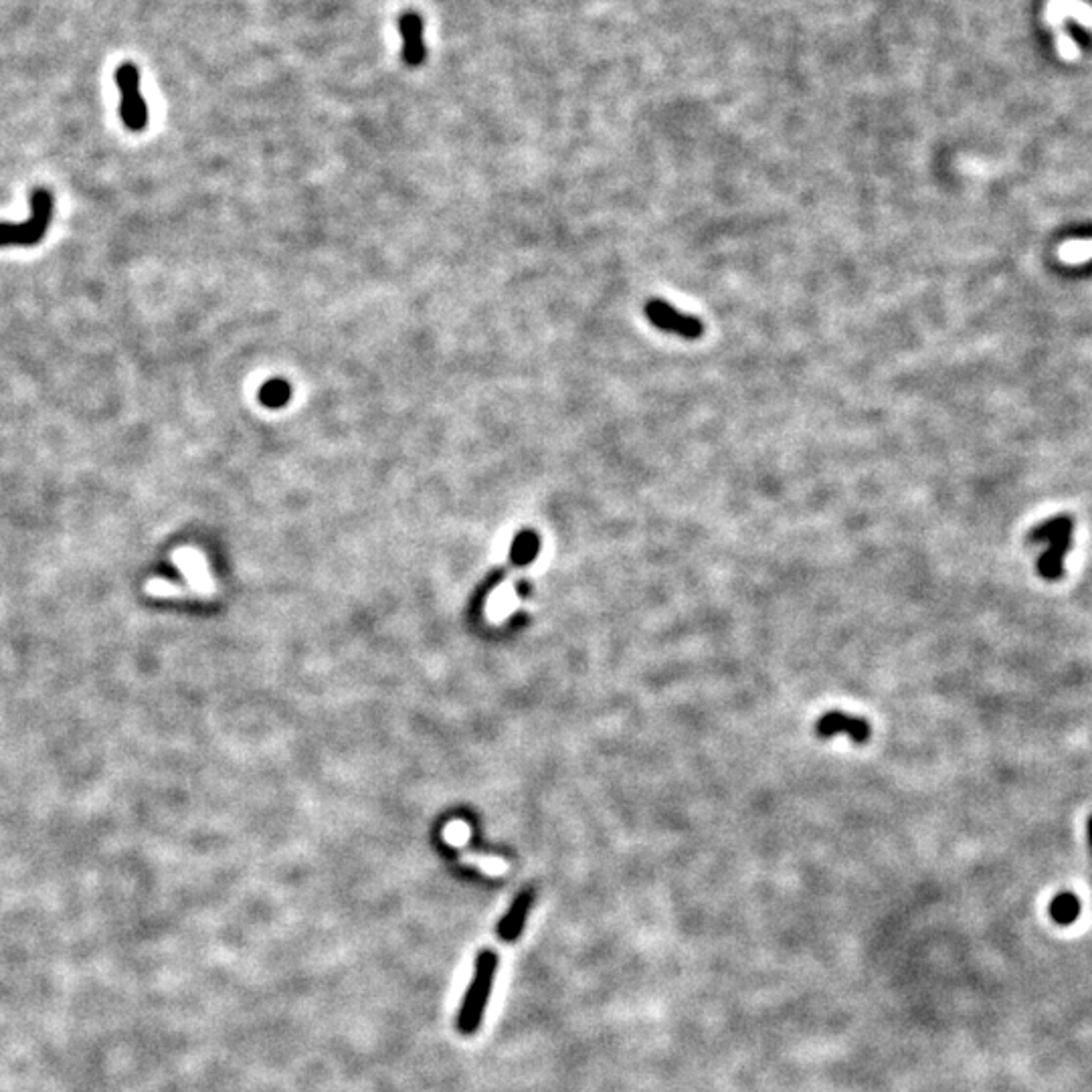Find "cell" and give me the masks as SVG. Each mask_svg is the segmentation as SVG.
<instances>
[{
	"instance_id": "cell-1",
	"label": "cell",
	"mask_w": 1092,
	"mask_h": 1092,
	"mask_svg": "<svg viewBox=\"0 0 1092 1092\" xmlns=\"http://www.w3.org/2000/svg\"><path fill=\"white\" fill-rule=\"evenodd\" d=\"M498 969V955L494 951H482L476 961L474 982L467 987L462 1009L457 1016V1029L464 1036H472L482 1024L484 1009L489 1002V994L494 987V977Z\"/></svg>"
},
{
	"instance_id": "cell-2",
	"label": "cell",
	"mask_w": 1092,
	"mask_h": 1092,
	"mask_svg": "<svg viewBox=\"0 0 1092 1092\" xmlns=\"http://www.w3.org/2000/svg\"><path fill=\"white\" fill-rule=\"evenodd\" d=\"M30 215L25 223H0V247H33L53 219V195L47 189L30 192Z\"/></svg>"
},
{
	"instance_id": "cell-3",
	"label": "cell",
	"mask_w": 1092,
	"mask_h": 1092,
	"mask_svg": "<svg viewBox=\"0 0 1092 1092\" xmlns=\"http://www.w3.org/2000/svg\"><path fill=\"white\" fill-rule=\"evenodd\" d=\"M116 86L120 89V118L130 132H144L148 128L150 111L140 91V69L134 63H121L116 69Z\"/></svg>"
},
{
	"instance_id": "cell-4",
	"label": "cell",
	"mask_w": 1092,
	"mask_h": 1092,
	"mask_svg": "<svg viewBox=\"0 0 1092 1092\" xmlns=\"http://www.w3.org/2000/svg\"><path fill=\"white\" fill-rule=\"evenodd\" d=\"M644 314L654 328L678 336L684 340H698L704 334V324L700 318L686 312H680L672 304L661 298H651L644 305Z\"/></svg>"
},
{
	"instance_id": "cell-5",
	"label": "cell",
	"mask_w": 1092,
	"mask_h": 1092,
	"mask_svg": "<svg viewBox=\"0 0 1092 1092\" xmlns=\"http://www.w3.org/2000/svg\"><path fill=\"white\" fill-rule=\"evenodd\" d=\"M815 734H818L820 739H833L840 737V734H845L852 742L864 744L872 737V727L868 720L856 717V714L832 710L822 714L818 722H815Z\"/></svg>"
},
{
	"instance_id": "cell-6",
	"label": "cell",
	"mask_w": 1092,
	"mask_h": 1092,
	"mask_svg": "<svg viewBox=\"0 0 1092 1092\" xmlns=\"http://www.w3.org/2000/svg\"><path fill=\"white\" fill-rule=\"evenodd\" d=\"M399 33L403 39V61L407 65H421L427 55L425 25L417 13H405L399 18Z\"/></svg>"
},
{
	"instance_id": "cell-7",
	"label": "cell",
	"mask_w": 1092,
	"mask_h": 1092,
	"mask_svg": "<svg viewBox=\"0 0 1092 1092\" xmlns=\"http://www.w3.org/2000/svg\"><path fill=\"white\" fill-rule=\"evenodd\" d=\"M1046 553L1038 558V573L1046 580H1058L1064 575V557L1073 548V535H1064L1048 543Z\"/></svg>"
},
{
	"instance_id": "cell-8",
	"label": "cell",
	"mask_w": 1092,
	"mask_h": 1092,
	"mask_svg": "<svg viewBox=\"0 0 1092 1092\" xmlns=\"http://www.w3.org/2000/svg\"><path fill=\"white\" fill-rule=\"evenodd\" d=\"M530 902H533V898L530 894H523L518 896V901L510 908V913L506 914V918L498 926V937L502 938L506 943H512L523 933V926L526 923V916H528V908Z\"/></svg>"
},
{
	"instance_id": "cell-9",
	"label": "cell",
	"mask_w": 1092,
	"mask_h": 1092,
	"mask_svg": "<svg viewBox=\"0 0 1092 1092\" xmlns=\"http://www.w3.org/2000/svg\"><path fill=\"white\" fill-rule=\"evenodd\" d=\"M1080 908L1083 906H1080V901L1075 892H1060L1052 898V902H1050L1048 914L1056 925L1068 926L1080 916Z\"/></svg>"
},
{
	"instance_id": "cell-10",
	"label": "cell",
	"mask_w": 1092,
	"mask_h": 1092,
	"mask_svg": "<svg viewBox=\"0 0 1092 1092\" xmlns=\"http://www.w3.org/2000/svg\"><path fill=\"white\" fill-rule=\"evenodd\" d=\"M177 565H180V569L187 573V579L190 580L192 589H195V595L211 597L213 593H215V585H213V579L207 575L205 563H202L201 557L192 558L190 563H187L185 558L177 557Z\"/></svg>"
},
{
	"instance_id": "cell-11",
	"label": "cell",
	"mask_w": 1092,
	"mask_h": 1092,
	"mask_svg": "<svg viewBox=\"0 0 1092 1092\" xmlns=\"http://www.w3.org/2000/svg\"><path fill=\"white\" fill-rule=\"evenodd\" d=\"M1075 530V523L1070 516H1056V518H1050L1046 523L1038 524L1032 533H1029L1028 540L1029 543H1052V540L1064 536V535H1073Z\"/></svg>"
},
{
	"instance_id": "cell-12",
	"label": "cell",
	"mask_w": 1092,
	"mask_h": 1092,
	"mask_svg": "<svg viewBox=\"0 0 1092 1092\" xmlns=\"http://www.w3.org/2000/svg\"><path fill=\"white\" fill-rule=\"evenodd\" d=\"M290 397L292 386L285 379H270L259 391V401L268 407V409H280V407L288 405Z\"/></svg>"
},
{
	"instance_id": "cell-13",
	"label": "cell",
	"mask_w": 1092,
	"mask_h": 1092,
	"mask_svg": "<svg viewBox=\"0 0 1092 1092\" xmlns=\"http://www.w3.org/2000/svg\"><path fill=\"white\" fill-rule=\"evenodd\" d=\"M462 862L466 864H477L479 868L489 872V874H502L506 872V862L500 860V858H492V856H479V854H462Z\"/></svg>"
},
{
	"instance_id": "cell-14",
	"label": "cell",
	"mask_w": 1092,
	"mask_h": 1092,
	"mask_svg": "<svg viewBox=\"0 0 1092 1092\" xmlns=\"http://www.w3.org/2000/svg\"><path fill=\"white\" fill-rule=\"evenodd\" d=\"M1064 25H1066V33L1070 37H1073V40H1076V43L1080 47H1083V49H1090L1092 47V37H1090V33H1088V30L1083 25H1078L1076 20H1073V18H1068Z\"/></svg>"
},
{
	"instance_id": "cell-15",
	"label": "cell",
	"mask_w": 1092,
	"mask_h": 1092,
	"mask_svg": "<svg viewBox=\"0 0 1092 1092\" xmlns=\"http://www.w3.org/2000/svg\"><path fill=\"white\" fill-rule=\"evenodd\" d=\"M443 835L449 844H464L469 835V828L464 822H452L447 823Z\"/></svg>"
},
{
	"instance_id": "cell-16",
	"label": "cell",
	"mask_w": 1092,
	"mask_h": 1092,
	"mask_svg": "<svg viewBox=\"0 0 1092 1092\" xmlns=\"http://www.w3.org/2000/svg\"><path fill=\"white\" fill-rule=\"evenodd\" d=\"M1086 832H1088V844H1090V850H1092V815H1090V818H1088V823H1086Z\"/></svg>"
}]
</instances>
